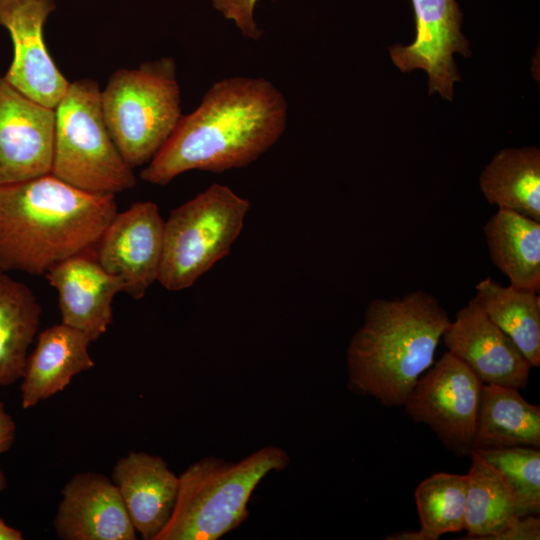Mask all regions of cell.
I'll return each mask as SVG.
<instances>
[{"label":"cell","mask_w":540,"mask_h":540,"mask_svg":"<svg viewBox=\"0 0 540 540\" xmlns=\"http://www.w3.org/2000/svg\"><path fill=\"white\" fill-rule=\"evenodd\" d=\"M492 263L511 285L539 293L540 222L498 208L483 227Z\"/></svg>","instance_id":"19"},{"label":"cell","mask_w":540,"mask_h":540,"mask_svg":"<svg viewBox=\"0 0 540 540\" xmlns=\"http://www.w3.org/2000/svg\"><path fill=\"white\" fill-rule=\"evenodd\" d=\"M55 0H0V26L10 34L13 58L3 75L32 100L54 109L70 82L58 69L44 40Z\"/></svg>","instance_id":"11"},{"label":"cell","mask_w":540,"mask_h":540,"mask_svg":"<svg viewBox=\"0 0 540 540\" xmlns=\"http://www.w3.org/2000/svg\"><path fill=\"white\" fill-rule=\"evenodd\" d=\"M111 480L136 532L155 540L171 517L179 477L160 456L130 451L114 465Z\"/></svg>","instance_id":"16"},{"label":"cell","mask_w":540,"mask_h":540,"mask_svg":"<svg viewBox=\"0 0 540 540\" xmlns=\"http://www.w3.org/2000/svg\"><path fill=\"white\" fill-rule=\"evenodd\" d=\"M165 221L152 201L117 212L93 252L98 263L118 276L133 299L145 296L158 280L164 247Z\"/></svg>","instance_id":"10"},{"label":"cell","mask_w":540,"mask_h":540,"mask_svg":"<svg viewBox=\"0 0 540 540\" xmlns=\"http://www.w3.org/2000/svg\"><path fill=\"white\" fill-rule=\"evenodd\" d=\"M92 251L58 263L45 276L58 293L62 323L83 332L93 342L111 324L112 301L124 291V284L98 263Z\"/></svg>","instance_id":"15"},{"label":"cell","mask_w":540,"mask_h":540,"mask_svg":"<svg viewBox=\"0 0 540 540\" xmlns=\"http://www.w3.org/2000/svg\"><path fill=\"white\" fill-rule=\"evenodd\" d=\"M23 539L22 533L17 529L7 525L0 518V540H21Z\"/></svg>","instance_id":"29"},{"label":"cell","mask_w":540,"mask_h":540,"mask_svg":"<svg viewBox=\"0 0 540 540\" xmlns=\"http://www.w3.org/2000/svg\"><path fill=\"white\" fill-rule=\"evenodd\" d=\"M211 2L225 19L234 22L244 37L252 40L262 37L263 31L254 19L257 0H211Z\"/></svg>","instance_id":"26"},{"label":"cell","mask_w":540,"mask_h":540,"mask_svg":"<svg viewBox=\"0 0 540 540\" xmlns=\"http://www.w3.org/2000/svg\"><path fill=\"white\" fill-rule=\"evenodd\" d=\"M91 342L86 334L62 322L42 331L22 376V408L61 392L74 376L93 368L88 351Z\"/></svg>","instance_id":"17"},{"label":"cell","mask_w":540,"mask_h":540,"mask_svg":"<svg viewBox=\"0 0 540 540\" xmlns=\"http://www.w3.org/2000/svg\"><path fill=\"white\" fill-rule=\"evenodd\" d=\"M442 338L448 352L465 363L484 384L527 387L532 366L474 298L456 313Z\"/></svg>","instance_id":"13"},{"label":"cell","mask_w":540,"mask_h":540,"mask_svg":"<svg viewBox=\"0 0 540 540\" xmlns=\"http://www.w3.org/2000/svg\"><path fill=\"white\" fill-rule=\"evenodd\" d=\"M464 515L465 539L490 540L517 516L513 494L499 473L471 452Z\"/></svg>","instance_id":"23"},{"label":"cell","mask_w":540,"mask_h":540,"mask_svg":"<svg viewBox=\"0 0 540 540\" xmlns=\"http://www.w3.org/2000/svg\"><path fill=\"white\" fill-rule=\"evenodd\" d=\"M467 474L435 473L415 490L421 527L415 540H437L441 535L464 529Z\"/></svg>","instance_id":"24"},{"label":"cell","mask_w":540,"mask_h":540,"mask_svg":"<svg viewBox=\"0 0 540 540\" xmlns=\"http://www.w3.org/2000/svg\"><path fill=\"white\" fill-rule=\"evenodd\" d=\"M108 130L127 164L147 165L181 117L180 87L173 58L114 71L101 90Z\"/></svg>","instance_id":"5"},{"label":"cell","mask_w":540,"mask_h":540,"mask_svg":"<svg viewBox=\"0 0 540 540\" xmlns=\"http://www.w3.org/2000/svg\"><path fill=\"white\" fill-rule=\"evenodd\" d=\"M54 109L0 75V186L51 173Z\"/></svg>","instance_id":"12"},{"label":"cell","mask_w":540,"mask_h":540,"mask_svg":"<svg viewBox=\"0 0 540 540\" xmlns=\"http://www.w3.org/2000/svg\"><path fill=\"white\" fill-rule=\"evenodd\" d=\"M249 209L246 198L214 183L172 210L165 221L157 281L169 291L191 287L228 255Z\"/></svg>","instance_id":"7"},{"label":"cell","mask_w":540,"mask_h":540,"mask_svg":"<svg viewBox=\"0 0 540 540\" xmlns=\"http://www.w3.org/2000/svg\"><path fill=\"white\" fill-rule=\"evenodd\" d=\"M286 451L267 446L238 462L210 456L179 476L171 517L155 540H217L249 515L248 502L267 474L289 465Z\"/></svg>","instance_id":"4"},{"label":"cell","mask_w":540,"mask_h":540,"mask_svg":"<svg viewBox=\"0 0 540 540\" xmlns=\"http://www.w3.org/2000/svg\"><path fill=\"white\" fill-rule=\"evenodd\" d=\"M450 321L439 301L423 290L372 300L348 346V388L387 407L404 405L432 365Z\"/></svg>","instance_id":"3"},{"label":"cell","mask_w":540,"mask_h":540,"mask_svg":"<svg viewBox=\"0 0 540 540\" xmlns=\"http://www.w3.org/2000/svg\"><path fill=\"white\" fill-rule=\"evenodd\" d=\"M516 446L540 448V407L519 389L483 384L473 451Z\"/></svg>","instance_id":"18"},{"label":"cell","mask_w":540,"mask_h":540,"mask_svg":"<svg viewBox=\"0 0 540 540\" xmlns=\"http://www.w3.org/2000/svg\"><path fill=\"white\" fill-rule=\"evenodd\" d=\"M479 186L490 204L540 222V149L500 150L482 170Z\"/></svg>","instance_id":"20"},{"label":"cell","mask_w":540,"mask_h":540,"mask_svg":"<svg viewBox=\"0 0 540 540\" xmlns=\"http://www.w3.org/2000/svg\"><path fill=\"white\" fill-rule=\"evenodd\" d=\"M483 382L460 359L446 352L421 375L404 403L415 421L428 425L458 457L473 451Z\"/></svg>","instance_id":"8"},{"label":"cell","mask_w":540,"mask_h":540,"mask_svg":"<svg viewBox=\"0 0 540 540\" xmlns=\"http://www.w3.org/2000/svg\"><path fill=\"white\" fill-rule=\"evenodd\" d=\"M501 476L516 502L517 516L540 513V450L529 446L475 450Z\"/></svg>","instance_id":"25"},{"label":"cell","mask_w":540,"mask_h":540,"mask_svg":"<svg viewBox=\"0 0 540 540\" xmlns=\"http://www.w3.org/2000/svg\"><path fill=\"white\" fill-rule=\"evenodd\" d=\"M51 174L86 192L116 195L136 177L108 130L101 90L90 78L70 82L54 108Z\"/></svg>","instance_id":"6"},{"label":"cell","mask_w":540,"mask_h":540,"mask_svg":"<svg viewBox=\"0 0 540 540\" xmlns=\"http://www.w3.org/2000/svg\"><path fill=\"white\" fill-rule=\"evenodd\" d=\"M540 518L538 515L516 517L504 530L490 540H539Z\"/></svg>","instance_id":"27"},{"label":"cell","mask_w":540,"mask_h":540,"mask_svg":"<svg viewBox=\"0 0 540 540\" xmlns=\"http://www.w3.org/2000/svg\"><path fill=\"white\" fill-rule=\"evenodd\" d=\"M53 522L64 540H135L130 520L116 485L105 475L82 472L63 487Z\"/></svg>","instance_id":"14"},{"label":"cell","mask_w":540,"mask_h":540,"mask_svg":"<svg viewBox=\"0 0 540 540\" xmlns=\"http://www.w3.org/2000/svg\"><path fill=\"white\" fill-rule=\"evenodd\" d=\"M416 34L408 45L389 47L393 64L403 73L423 70L430 95L454 98L461 80L454 55L471 56L470 44L461 30L463 13L456 0H412Z\"/></svg>","instance_id":"9"},{"label":"cell","mask_w":540,"mask_h":540,"mask_svg":"<svg viewBox=\"0 0 540 540\" xmlns=\"http://www.w3.org/2000/svg\"><path fill=\"white\" fill-rule=\"evenodd\" d=\"M6 487V477L2 469L0 468V493L5 489Z\"/></svg>","instance_id":"30"},{"label":"cell","mask_w":540,"mask_h":540,"mask_svg":"<svg viewBox=\"0 0 540 540\" xmlns=\"http://www.w3.org/2000/svg\"><path fill=\"white\" fill-rule=\"evenodd\" d=\"M117 212L114 195L86 192L51 173L0 186V271L45 275L94 250Z\"/></svg>","instance_id":"2"},{"label":"cell","mask_w":540,"mask_h":540,"mask_svg":"<svg viewBox=\"0 0 540 540\" xmlns=\"http://www.w3.org/2000/svg\"><path fill=\"white\" fill-rule=\"evenodd\" d=\"M287 120V100L268 79H221L206 91L194 111L181 115L140 177L166 185L190 170L221 173L247 166L280 139Z\"/></svg>","instance_id":"1"},{"label":"cell","mask_w":540,"mask_h":540,"mask_svg":"<svg viewBox=\"0 0 540 540\" xmlns=\"http://www.w3.org/2000/svg\"><path fill=\"white\" fill-rule=\"evenodd\" d=\"M16 424L5 410V405L0 401V455L8 451L15 439Z\"/></svg>","instance_id":"28"},{"label":"cell","mask_w":540,"mask_h":540,"mask_svg":"<svg viewBox=\"0 0 540 540\" xmlns=\"http://www.w3.org/2000/svg\"><path fill=\"white\" fill-rule=\"evenodd\" d=\"M473 297L485 314L516 344L532 367L540 366L539 293L491 277L475 285Z\"/></svg>","instance_id":"22"},{"label":"cell","mask_w":540,"mask_h":540,"mask_svg":"<svg viewBox=\"0 0 540 540\" xmlns=\"http://www.w3.org/2000/svg\"><path fill=\"white\" fill-rule=\"evenodd\" d=\"M41 311L36 296L26 284L0 271V386L22 378Z\"/></svg>","instance_id":"21"}]
</instances>
